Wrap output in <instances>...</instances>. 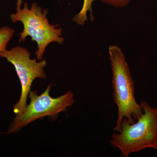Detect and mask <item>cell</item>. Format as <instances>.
I'll return each instance as SVG.
<instances>
[{"instance_id": "1", "label": "cell", "mask_w": 157, "mask_h": 157, "mask_svg": "<svg viewBox=\"0 0 157 157\" xmlns=\"http://www.w3.org/2000/svg\"><path fill=\"white\" fill-rule=\"evenodd\" d=\"M112 71L113 97L117 107L118 116L114 131L119 132L124 118L135 123L143 113L141 104L135 98V83L122 50L116 45L108 48Z\"/></svg>"}, {"instance_id": "2", "label": "cell", "mask_w": 157, "mask_h": 157, "mask_svg": "<svg viewBox=\"0 0 157 157\" xmlns=\"http://www.w3.org/2000/svg\"><path fill=\"white\" fill-rule=\"evenodd\" d=\"M143 113L135 123L130 124L124 118L119 132L113 133L110 144L119 150L122 156L128 157L147 148L157 152V108L145 101L140 103Z\"/></svg>"}, {"instance_id": "3", "label": "cell", "mask_w": 157, "mask_h": 157, "mask_svg": "<svg viewBox=\"0 0 157 157\" xmlns=\"http://www.w3.org/2000/svg\"><path fill=\"white\" fill-rule=\"evenodd\" d=\"M22 0H17L16 12L10 15L12 22L21 21L23 25V30L19 34V42H24L28 36H30L33 41L38 45L36 55L38 60L42 59L46 47L50 43L56 42L60 45L63 44L64 39L62 36V29H57L58 25H52L49 23L47 14V9L42 11V8L36 3L32 4L30 9L25 3L21 9Z\"/></svg>"}, {"instance_id": "4", "label": "cell", "mask_w": 157, "mask_h": 157, "mask_svg": "<svg viewBox=\"0 0 157 157\" xmlns=\"http://www.w3.org/2000/svg\"><path fill=\"white\" fill-rule=\"evenodd\" d=\"M50 85L42 94L38 95L36 92L31 91L29 94V104L18 114H15L6 134L18 132L21 128L34 121L45 117L54 118L59 113L66 111L67 107L74 103L73 93L69 91L56 98L50 95Z\"/></svg>"}, {"instance_id": "5", "label": "cell", "mask_w": 157, "mask_h": 157, "mask_svg": "<svg viewBox=\"0 0 157 157\" xmlns=\"http://www.w3.org/2000/svg\"><path fill=\"white\" fill-rule=\"evenodd\" d=\"M0 57L6 58L14 66L21 84V90L19 101L13 106L15 114L20 113L27 105L28 96L31 86L36 78L46 77L44 69L47 65L45 59L37 62V58H30V53L25 48L15 46L9 50L0 52Z\"/></svg>"}, {"instance_id": "6", "label": "cell", "mask_w": 157, "mask_h": 157, "mask_svg": "<svg viewBox=\"0 0 157 157\" xmlns=\"http://www.w3.org/2000/svg\"><path fill=\"white\" fill-rule=\"evenodd\" d=\"M95 0H83V5L81 10L73 17V21L78 25H83L87 21V13L89 11L90 19H94L93 14L92 4Z\"/></svg>"}, {"instance_id": "7", "label": "cell", "mask_w": 157, "mask_h": 157, "mask_svg": "<svg viewBox=\"0 0 157 157\" xmlns=\"http://www.w3.org/2000/svg\"><path fill=\"white\" fill-rule=\"evenodd\" d=\"M14 33V30L9 27H3L0 29V52L7 50V45Z\"/></svg>"}, {"instance_id": "8", "label": "cell", "mask_w": 157, "mask_h": 157, "mask_svg": "<svg viewBox=\"0 0 157 157\" xmlns=\"http://www.w3.org/2000/svg\"><path fill=\"white\" fill-rule=\"evenodd\" d=\"M109 6L116 8H123L129 5L132 0H99Z\"/></svg>"}]
</instances>
